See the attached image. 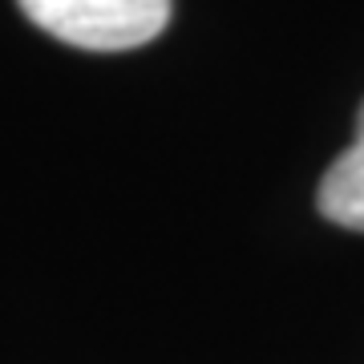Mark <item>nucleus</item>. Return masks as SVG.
Masks as SVG:
<instances>
[{
  "label": "nucleus",
  "instance_id": "obj_1",
  "mask_svg": "<svg viewBox=\"0 0 364 364\" xmlns=\"http://www.w3.org/2000/svg\"><path fill=\"white\" fill-rule=\"evenodd\" d=\"M21 13L73 49H138L170 25V0H16Z\"/></svg>",
  "mask_w": 364,
  "mask_h": 364
},
{
  "label": "nucleus",
  "instance_id": "obj_2",
  "mask_svg": "<svg viewBox=\"0 0 364 364\" xmlns=\"http://www.w3.org/2000/svg\"><path fill=\"white\" fill-rule=\"evenodd\" d=\"M316 207L344 231H364V105L356 114V142L324 170Z\"/></svg>",
  "mask_w": 364,
  "mask_h": 364
}]
</instances>
